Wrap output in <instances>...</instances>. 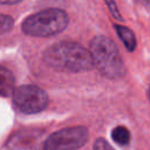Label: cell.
<instances>
[{
    "mask_svg": "<svg viewBox=\"0 0 150 150\" xmlns=\"http://www.w3.org/2000/svg\"><path fill=\"white\" fill-rule=\"evenodd\" d=\"M43 60L49 67L67 73L86 71L94 64L89 50L71 41H61L49 46L43 53Z\"/></svg>",
    "mask_w": 150,
    "mask_h": 150,
    "instance_id": "obj_1",
    "label": "cell"
},
{
    "mask_svg": "<svg viewBox=\"0 0 150 150\" xmlns=\"http://www.w3.org/2000/svg\"><path fill=\"white\" fill-rule=\"evenodd\" d=\"M107 6H108V7H110V9H111L112 14L115 15V18H117L118 20H122V18H121V15H120L118 11H116L117 8H116V4H115V2H112V1H110V2H107Z\"/></svg>",
    "mask_w": 150,
    "mask_h": 150,
    "instance_id": "obj_11",
    "label": "cell"
},
{
    "mask_svg": "<svg viewBox=\"0 0 150 150\" xmlns=\"http://www.w3.org/2000/svg\"><path fill=\"white\" fill-rule=\"evenodd\" d=\"M86 127H70L52 134L45 142V150H76L88 141Z\"/></svg>",
    "mask_w": 150,
    "mask_h": 150,
    "instance_id": "obj_4",
    "label": "cell"
},
{
    "mask_svg": "<svg viewBox=\"0 0 150 150\" xmlns=\"http://www.w3.org/2000/svg\"><path fill=\"white\" fill-rule=\"evenodd\" d=\"M15 79L9 69L0 66V96H9L14 93Z\"/></svg>",
    "mask_w": 150,
    "mask_h": 150,
    "instance_id": "obj_6",
    "label": "cell"
},
{
    "mask_svg": "<svg viewBox=\"0 0 150 150\" xmlns=\"http://www.w3.org/2000/svg\"><path fill=\"white\" fill-rule=\"evenodd\" d=\"M115 28H116V33L121 38L125 48L128 50L132 52L136 47V38H135L132 30L128 27H124V26H115Z\"/></svg>",
    "mask_w": 150,
    "mask_h": 150,
    "instance_id": "obj_7",
    "label": "cell"
},
{
    "mask_svg": "<svg viewBox=\"0 0 150 150\" xmlns=\"http://www.w3.org/2000/svg\"><path fill=\"white\" fill-rule=\"evenodd\" d=\"M111 137L112 139L120 144V145H127L130 142V131L123 127V125H118L116 128H114L112 132H111Z\"/></svg>",
    "mask_w": 150,
    "mask_h": 150,
    "instance_id": "obj_8",
    "label": "cell"
},
{
    "mask_svg": "<svg viewBox=\"0 0 150 150\" xmlns=\"http://www.w3.org/2000/svg\"><path fill=\"white\" fill-rule=\"evenodd\" d=\"M14 25V21L11 16L0 14V33H5L9 30Z\"/></svg>",
    "mask_w": 150,
    "mask_h": 150,
    "instance_id": "obj_9",
    "label": "cell"
},
{
    "mask_svg": "<svg viewBox=\"0 0 150 150\" xmlns=\"http://www.w3.org/2000/svg\"><path fill=\"white\" fill-rule=\"evenodd\" d=\"M69 22L68 14L59 8H47L28 16L22 23V30L32 36H52L64 30Z\"/></svg>",
    "mask_w": 150,
    "mask_h": 150,
    "instance_id": "obj_3",
    "label": "cell"
},
{
    "mask_svg": "<svg viewBox=\"0 0 150 150\" xmlns=\"http://www.w3.org/2000/svg\"><path fill=\"white\" fill-rule=\"evenodd\" d=\"M94 150H114L105 139L103 138H97L94 143Z\"/></svg>",
    "mask_w": 150,
    "mask_h": 150,
    "instance_id": "obj_10",
    "label": "cell"
},
{
    "mask_svg": "<svg viewBox=\"0 0 150 150\" xmlns=\"http://www.w3.org/2000/svg\"><path fill=\"white\" fill-rule=\"evenodd\" d=\"M15 108L25 114H36L42 111L48 104V96L45 90L34 84L21 86L13 93Z\"/></svg>",
    "mask_w": 150,
    "mask_h": 150,
    "instance_id": "obj_5",
    "label": "cell"
},
{
    "mask_svg": "<svg viewBox=\"0 0 150 150\" xmlns=\"http://www.w3.org/2000/svg\"><path fill=\"white\" fill-rule=\"evenodd\" d=\"M90 55L93 63L109 79L122 77L125 68L118 49L112 40L103 35L96 36L90 42Z\"/></svg>",
    "mask_w": 150,
    "mask_h": 150,
    "instance_id": "obj_2",
    "label": "cell"
}]
</instances>
